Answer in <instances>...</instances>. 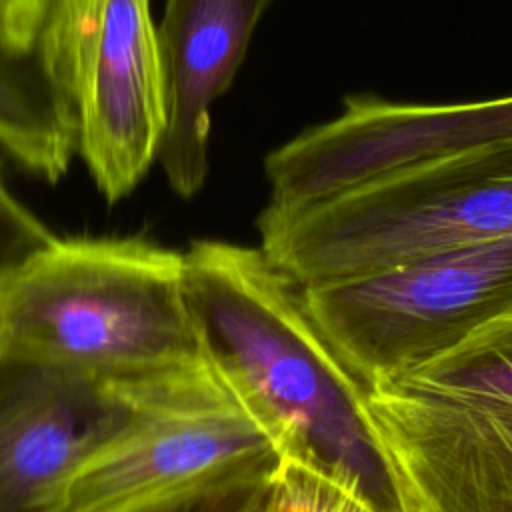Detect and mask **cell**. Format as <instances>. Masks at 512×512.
Returning a JSON list of instances; mask_svg holds the SVG:
<instances>
[{"label":"cell","mask_w":512,"mask_h":512,"mask_svg":"<svg viewBox=\"0 0 512 512\" xmlns=\"http://www.w3.org/2000/svg\"><path fill=\"white\" fill-rule=\"evenodd\" d=\"M52 0H0V48L32 56Z\"/></svg>","instance_id":"9a60e30c"},{"label":"cell","mask_w":512,"mask_h":512,"mask_svg":"<svg viewBox=\"0 0 512 512\" xmlns=\"http://www.w3.org/2000/svg\"><path fill=\"white\" fill-rule=\"evenodd\" d=\"M506 140L512 96L432 104L350 94L334 118L266 154L268 206H302L412 162Z\"/></svg>","instance_id":"ba28073f"},{"label":"cell","mask_w":512,"mask_h":512,"mask_svg":"<svg viewBox=\"0 0 512 512\" xmlns=\"http://www.w3.org/2000/svg\"><path fill=\"white\" fill-rule=\"evenodd\" d=\"M282 472L284 466L224 474L142 496L104 512H270Z\"/></svg>","instance_id":"7c38bea8"},{"label":"cell","mask_w":512,"mask_h":512,"mask_svg":"<svg viewBox=\"0 0 512 512\" xmlns=\"http://www.w3.org/2000/svg\"><path fill=\"white\" fill-rule=\"evenodd\" d=\"M362 402L408 512H512V310Z\"/></svg>","instance_id":"277c9868"},{"label":"cell","mask_w":512,"mask_h":512,"mask_svg":"<svg viewBox=\"0 0 512 512\" xmlns=\"http://www.w3.org/2000/svg\"><path fill=\"white\" fill-rule=\"evenodd\" d=\"M34 58L76 124L78 156L108 204L158 162L164 80L150 0H52Z\"/></svg>","instance_id":"8992f818"},{"label":"cell","mask_w":512,"mask_h":512,"mask_svg":"<svg viewBox=\"0 0 512 512\" xmlns=\"http://www.w3.org/2000/svg\"><path fill=\"white\" fill-rule=\"evenodd\" d=\"M272 0H166L156 24L164 80L158 162L170 188L198 194L208 178L212 104L234 82Z\"/></svg>","instance_id":"30bf717a"},{"label":"cell","mask_w":512,"mask_h":512,"mask_svg":"<svg viewBox=\"0 0 512 512\" xmlns=\"http://www.w3.org/2000/svg\"><path fill=\"white\" fill-rule=\"evenodd\" d=\"M284 464L270 434L232 394L188 400L154 412L86 464L62 512H104L216 476Z\"/></svg>","instance_id":"9c48e42d"},{"label":"cell","mask_w":512,"mask_h":512,"mask_svg":"<svg viewBox=\"0 0 512 512\" xmlns=\"http://www.w3.org/2000/svg\"><path fill=\"white\" fill-rule=\"evenodd\" d=\"M56 238L58 236L8 188L0 150V276L26 264Z\"/></svg>","instance_id":"4fadbf2b"},{"label":"cell","mask_w":512,"mask_h":512,"mask_svg":"<svg viewBox=\"0 0 512 512\" xmlns=\"http://www.w3.org/2000/svg\"><path fill=\"white\" fill-rule=\"evenodd\" d=\"M300 288L320 334L366 392L512 310V236Z\"/></svg>","instance_id":"5b68a950"},{"label":"cell","mask_w":512,"mask_h":512,"mask_svg":"<svg viewBox=\"0 0 512 512\" xmlns=\"http://www.w3.org/2000/svg\"><path fill=\"white\" fill-rule=\"evenodd\" d=\"M222 394V380L122 384L0 350V512H62L82 468L148 416Z\"/></svg>","instance_id":"52a82bcc"},{"label":"cell","mask_w":512,"mask_h":512,"mask_svg":"<svg viewBox=\"0 0 512 512\" xmlns=\"http://www.w3.org/2000/svg\"><path fill=\"white\" fill-rule=\"evenodd\" d=\"M270 512H298L296 506H294V500L286 488V482H284V472H282V482H280V490H278V498L272 506Z\"/></svg>","instance_id":"2e32d148"},{"label":"cell","mask_w":512,"mask_h":512,"mask_svg":"<svg viewBox=\"0 0 512 512\" xmlns=\"http://www.w3.org/2000/svg\"><path fill=\"white\" fill-rule=\"evenodd\" d=\"M284 482L298 512H374L340 486L304 468L286 464Z\"/></svg>","instance_id":"5bb4252c"},{"label":"cell","mask_w":512,"mask_h":512,"mask_svg":"<svg viewBox=\"0 0 512 512\" xmlns=\"http://www.w3.org/2000/svg\"><path fill=\"white\" fill-rule=\"evenodd\" d=\"M184 274L206 362L284 462L330 480L374 512H408L364 408V388L310 318L302 288L260 248L222 240L192 242Z\"/></svg>","instance_id":"6da1fadb"},{"label":"cell","mask_w":512,"mask_h":512,"mask_svg":"<svg viewBox=\"0 0 512 512\" xmlns=\"http://www.w3.org/2000/svg\"><path fill=\"white\" fill-rule=\"evenodd\" d=\"M0 350L104 380H220L192 320L184 252L144 238H56L0 276Z\"/></svg>","instance_id":"7a4b0ae2"},{"label":"cell","mask_w":512,"mask_h":512,"mask_svg":"<svg viewBox=\"0 0 512 512\" xmlns=\"http://www.w3.org/2000/svg\"><path fill=\"white\" fill-rule=\"evenodd\" d=\"M260 250L298 286L512 236V140L412 162L336 194L268 206Z\"/></svg>","instance_id":"3957f363"},{"label":"cell","mask_w":512,"mask_h":512,"mask_svg":"<svg viewBox=\"0 0 512 512\" xmlns=\"http://www.w3.org/2000/svg\"><path fill=\"white\" fill-rule=\"evenodd\" d=\"M0 150L32 176L56 184L78 154L68 104L44 78L34 54L0 48Z\"/></svg>","instance_id":"8fae6325"}]
</instances>
